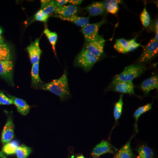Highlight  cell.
Returning <instances> with one entry per match:
<instances>
[{
	"label": "cell",
	"mask_w": 158,
	"mask_h": 158,
	"mask_svg": "<svg viewBox=\"0 0 158 158\" xmlns=\"http://www.w3.org/2000/svg\"><path fill=\"white\" fill-rule=\"evenodd\" d=\"M3 31L2 29L0 28V36H2V34Z\"/></svg>",
	"instance_id": "obj_40"
},
{
	"label": "cell",
	"mask_w": 158,
	"mask_h": 158,
	"mask_svg": "<svg viewBox=\"0 0 158 158\" xmlns=\"http://www.w3.org/2000/svg\"><path fill=\"white\" fill-rule=\"evenodd\" d=\"M13 104V102L10 98L6 96L2 92H0V105H10Z\"/></svg>",
	"instance_id": "obj_31"
},
{
	"label": "cell",
	"mask_w": 158,
	"mask_h": 158,
	"mask_svg": "<svg viewBox=\"0 0 158 158\" xmlns=\"http://www.w3.org/2000/svg\"><path fill=\"white\" fill-rule=\"evenodd\" d=\"M122 1L118 0H106L104 2L105 9L109 13L116 15L119 9L118 5Z\"/></svg>",
	"instance_id": "obj_19"
},
{
	"label": "cell",
	"mask_w": 158,
	"mask_h": 158,
	"mask_svg": "<svg viewBox=\"0 0 158 158\" xmlns=\"http://www.w3.org/2000/svg\"><path fill=\"white\" fill-rule=\"evenodd\" d=\"M138 155L136 158H154L152 150L146 145H142L137 149Z\"/></svg>",
	"instance_id": "obj_21"
},
{
	"label": "cell",
	"mask_w": 158,
	"mask_h": 158,
	"mask_svg": "<svg viewBox=\"0 0 158 158\" xmlns=\"http://www.w3.org/2000/svg\"><path fill=\"white\" fill-rule=\"evenodd\" d=\"M0 158H7L6 155H5V154L3 153L2 152H0Z\"/></svg>",
	"instance_id": "obj_37"
},
{
	"label": "cell",
	"mask_w": 158,
	"mask_h": 158,
	"mask_svg": "<svg viewBox=\"0 0 158 158\" xmlns=\"http://www.w3.org/2000/svg\"><path fill=\"white\" fill-rule=\"evenodd\" d=\"M123 95H120L119 100L114 106L113 116L116 122L118 121L120 118L122 113L123 107Z\"/></svg>",
	"instance_id": "obj_27"
},
{
	"label": "cell",
	"mask_w": 158,
	"mask_h": 158,
	"mask_svg": "<svg viewBox=\"0 0 158 158\" xmlns=\"http://www.w3.org/2000/svg\"><path fill=\"white\" fill-rule=\"evenodd\" d=\"M4 43V39L2 36H0V44Z\"/></svg>",
	"instance_id": "obj_38"
},
{
	"label": "cell",
	"mask_w": 158,
	"mask_h": 158,
	"mask_svg": "<svg viewBox=\"0 0 158 158\" xmlns=\"http://www.w3.org/2000/svg\"><path fill=\"white\" fill-rule=\"evenodd\" d=\"M152 108V103H148V104L143 106L140 107L136 110L134 114V116L135 119V130L137 133L138 132V129L137 127V123L139 118H140L141 115L146 113L148 111H149L151 110Z\"/></svg>",
	"instance_id": "obj_23"
},
{
	"label": "cell",
	"mask_w": 158,
	"mask_h": 158,
	"mask_svg": "<svg viewBox=\"0 0 158 158\" xmlns=\"http://www.w3.org/2000/svg\"><path fill=\"white\" fill-rule=\"evenodd\" d=\"M14 128L13 119L11 116H9L2 132L1 139L3 144L9 143L14 138Z\"/></svg>",
	"instance_id": "obj_9"
},
{
	"label": "cell",
	"mask_w": 158,
	"mask_h": 158,
	"mask_svg": "<svg viewBox=\"0 0 158 158\" xmlns=\"http://www.w3.org/2000/svg\"><path fill=\"white\" fill-rule=\"evenodd\" d=\"M54 17L58 18L63 20L68 21L73 23L78 27H83L87 25L89 23V17H80L76 15H73L70 17H62L59 15H54Z\"/></svg>",
	"instance_id": "obj_16"
},
{
	"label": "cell",
	"mask_w": 158,
	"mask_h": 158,
	"mask_svg": "<svg viewBox=\"0 0 158 158\" xmlns=\"http://www.w3.org/2000/svg\"><path fill=\"white\" fill-rule=\"evenodd\" d=\"M76 158H85L84 156L80 155L77 156Z\"/></svg>",
	"instance_id": "obj_39"
},
{
	"label": "cell",
	"mask_w": 158,
	"mask_h": 158,
	"mask_svg": "<svg viewBox=\"0 0 158 158\" xmlns=\"http://www.w3.org/2000/svg\"><path fill=\"white\" fill-rule=\"evenodd\" d=\"M89 15L91 16L102 15L104 13L105 10L104 2H95L92 3L85 8Z\"/></svg>",
	"instance_id": "obj_14"
},
{
	"label": "cell",
	"mask_w": 158,
	"mask_h": 158,
	"mask_svg": "<svg viewBox=\"0 0 158 158\" xmlns=\"http://www.w3.org/2000/svg\"><path fill=\"white\" fill-rule=\"evenodd\" d=\"M44 33L48 39L50 43L52 46L55 55H56V45L58 40V35L55 32H51L47 28H46Z\"/></svg>",
	"instance_id": "obj_26"
},
{
	"label": "cell",
	"mask_w": 158,
	"mask_h": 158,
	"mask_svg": "<svg viewBox=\"0 0 158 158\" xmlns=\"http://www.w3.org/2000/svg\"><path fill=\"white\" fill-rule=\"evenodd\" d=\"M105 23V19L104 18L98 23H89L82 28L81 31L85 37V44L94 41L102 37L99 34V30Z\"/></svg>",
	"instance_id": "obj_4"
},
{
	"label": "cell",
	"mask_w": 158,
	"mask_h": 158,
	"mask_svg": "<svg viewBox=\"0 0 158 158\" xmlns=\"http://www.w3.org/2000/svg\"><path fill=\"white\" fill-rule=\"evenodd\" d=\"M9 97L13 102V104L16 107L19 113L24 116L28 114L30 111V107L27 102L22 99L18 98L16 97L11 95H9Z\"/></svg>",
	"instance_id": "obj_15"
},
{
	"label": "cell",
	"mask_w": 158,
	"mask_h": 158,
	"mask_svg": "<svg viewBox=\"0 0 158 158\" xmlns=\"http://www.w3.org/2000/svg\"><path fill=\"white\" fill-rule=\"evenodd\" d=\"M129 48L128 52H131L138 48L140 47H143L140 44L136 42V38H134L132 39L128 40Z\"/></svg>",
	"instance_id": "obj_32"
},
{
	"label": "cell",
	"mask_w": 158,
	"mask_h": 158,
	"mask_svg": "<svg viewBox=\"0 0 158 158\" xmlns=\"http://www.w3.org/2000/svg\"><path fill=\"white\" fill-rule=\"evenodd\" d=\"M133 137L118 151L113 158H133V153L131 146V141Z\"/></svg>",
	"instance_id": "obj_18"
},
{
	"label": "cell",
	"mask_w": 158,
	"mask_h": 158,
	"mask_svg": "<svg viewBox=\"0 0 158 158\" xmlns=\"http://www.w3.org/2000/svg\"><path fill=\"white\" fill-rule=\"evenodd\" d=\"M51 0H41L40 1L41 3V9H43L44 7H46L49 3L50 2Z\"/></svg>",
	"instance_id": "obj_35"
},
{
	"label": "cell",
	"mask_w": 158,
	"mask_h": 158,
	"mask_svg": "<svg viewBox=\"0 0 158 158\" xmlns=\"http://www.w3.org/2000/svg\"><path fill=\"white\" fill-rule=\"evenodd\" d=\"M83 1L82 0H69L68 3H71L73 6H80L81 5Z\"/></svg>",
	"instance_id": "obj_34"
},
{
	"label": "cell",
	"mask_w": 158,
	"mask_h": 158,
	"mask_svg": "<svg viewBox=\"0 0 158 158\" xmlns=\"http://www.w3.org/2000/svg\"><path fill=\"white\" fill-rule=\"evenodd\" d=\"M13 73V63L11 60L0 61V76L14 86Z\"/></svg>",
	"instance_id": "obj_7"
},
{
	"label": "cell",
	"mask_w": 158,
	"mask_h": 158,
	"mask_svg": "<svg viewBox=\"0 0 158 158\" xmlns=\"http://www.w3.org/2000/svg\"><path fill=\"white\" fill-rule=\"evenodd\" d=\"M49 15L44 13L41 9L36 12L34 15V19L38 21L46 23L48 20Z\"/></svg>",
	"instance_id": "obj_30"
},
{
	"label": "cell",
	"mask_w": 158,
	"mask_h": 158,
	"mask_svg": "<svg viewBox=\"0 0 158 158\" xmlns=\"http://www.w3.org/2000/svg\"><path fill=\"white\" fill-rule=\"evenodd\" d=\"M32 152L31 148L26 145H22L17 148L15 154L17 158H27Z\"/></svg>",
	"instance_id": "obj_25"
},
{
	"label": "cell",
	"mask_w": 158,
	"mask_h": 158,
	"mask_svg": "<svg viewBox=\"0 0 158 158\" xmlns=\"http://www.w3.org/2000/svg\"><path fill=\"white\" fill-rule=\"evenodd\" d=\"M115 151L108 141H103L93 148L91 155L93 158H98L105 154H113Z\"/></svg>",
	"instance_id": "obj_10"
},
{
	"label": "cell",
	"mask_w": 158,
	"mask_h": 158,
	"mask_svg": "<svg viewBox=\"0 0 158 158\" xmlns=\"http://www.w3.org/2000/svg\"><path fill=\"white\" fill-rule=\"evenodd\" d=\"M146 69L145 66L141 65H132L127 66L121 73L114 77L112 83L132 81L133 80L142 74Z\"/></svg>",
	"instance_id": "obj_2"
},
{
	"label": "cell",
	"mask_w": 158,
	"mask_h": 158,
	"mask_svg": "<svg viewBox=\"0 0 158 158\" xmlns=\"http://www.w3.org/2000/svg\"><path fill=\"white\" fill-rule=\"evenodd\" d=\"M158 20H157L156 22V23L155 24V31H156V35L155 39L157 41H158Z\"/></svg>",
	"instance_id": "obj_36"
},
{
	"label": "cell",
	"mask_w": 158,
	"mask_h": 158,
	"mask_svg": "<svg viewBox=\"0 0 158 158\" xmlns=\"http://www.w3.org/2000/svg\"><path fill=\"white\" fill-rule=\"evenodd\" d=\"M158 43L155 38L151 40L144 49L141 56L139 58L140 63H144L149 62L157 55Z\"/></svg>",
	"instance_id": "obj_5"
},
{
	"label": "cell",
	"mask_w": 158,
	"mask_h": 158,
	"mask_svg": "<svg viewBox=\"0 0 158 158\" xmlns=\"http://www.w3.org/2000/svg\"><path fill=\"white\" fill-rule=\"evenodd\" d=\"M32 65L39 62L42 51L40 47L39 40H35L34 42L31 43L27 48Z\"/></svg>",
	"instance_id": "obj_11"
},
{
	"label": "cell",
	"mask_w": 158,
	"mask_h": 158,
	"mask_svg": "<svg viewBox=\"0 0 158 158\" xmlns=\"http://www.w3.org/2000/svg\"><path fill=\"white\" fill-rule=\"evenodd\" d=\"M69 0H56V1L57 7H61L65 6V4L68 3Z\"/></svg>",
	"instance_id": "obj_33"
},
{
	"label": "cell",
	"mask_w": 158,
	"mask_h": 158,
	"mask_svg": "<svg viewBox=\"0 0 158 158\" xmlns=\"http://www.w3.org/2000/svg\"><path fill=\"white\" fill-rule=\"evenodd\" d=\"M39 88L52 92L62 100L67 98L70 94L67 73L65 71L61 77L55 79L50 83L43 84Z\"/></svg>",
	"instance_id": "obj_1"
},
{
	"label": "cell",
	"mask_w": 158,
	"mask_h": 158,
	"mask_svg": "<svg viewBox=\"0 0 158 158\" xmlns=\"http://www.w3.org/2000/svg\"><path fill=\"white\" fill-rule=\"evenodd\" d=\"M114 48L118 52L126 54L128 52L129 43L126 40L120 38L116 40Z\"/></svg>",
	"instance_id": "obj_22"
},
{
	"label": "cell",
	"mask_w": 158,
	"mask_h": 158,
	"mask_svg": "<svg viewBox=\"0 0 158 158\" xmlns=\"http://www.w3.org/2000/svg\"><path fill=\"white\" fill-rule=\"evenodd\" d=\"M112 90L119 93L135 95V86L133 82H118L111 83L110 86Z\"/></svg>",
	"instance_id": "obj_8"
},
{
	"label": "cell",
	"mask_w": 158,
	"mask_h": 158,
	"mask_svg": "<svg viewBox=\"0 0 158 158\" xmlns=\"http://www.w3.org/2000/svg\"><path fill=\"white\" fill-rule=\"evenodd\" d=\"M19 146V143L17 141H10L9 143L4 144L2 150V152L6 155H12L15 154L16 150Z\"/></svg>",
	"instance_id": "obj_20"
},
{
	"label": "cell",
	"mask_w": 158,
	"mask_h": 158,
	"mask_svg": "<svg viewBox=\"0 0 158 158\" xmlns=\"http://www.w3.org/2000/svg\"><path fill=\"white\" fill-rule=\"evenodd\" d=\"M106 40L102 37L99 39L85 44V49L94 56L100 58L104 54V47Z\"/></svg>",
	"instance_id": "obj_6"
},
{
	"label": "cell",
	"mask_w": 158,
	"mask_h": 158,
	"mask_svg": "<svg viewBox=\"0 0 158 158\" xmlns=\"http://www.w3.org/2000/svg\"><path fill=\"white\" fill-rule=\"evenodd\" d=\"M140 88L145 94H148L151 90L158 89V77L157 75L152 76L146 79L140 85Z\"/></svg>",
	"instance_id": "obj_13"
},
{
	"label": "cell",
	"mask_w": 158,
	"mask_h": 158,
	"mask_svg": "<svg viewBox=\"0 0 158 158\" xmlns=\"http://www.w3.org/2000/svg\"><path fill=\"white\" fill-rule=\"evenodd\" d=\"M140 19L142 25L144 27H148L151 23V17L148 11L146 9V7H144L143 11L140 15Z\"/></svg>",
	"instance_id": "obj_28"
},
{
	"label": "cell",
	"mask_w": 158,
	"mask_h": 158,
	"mask_svg": "<svg viewBox=\"0 0 158 158\" xmlns=\"http://www.w3.org/2000/svg\"><path fill=\"white\" fill-rule=\"evenodd\" d=\"M39 62L32 65L31 69V80L32 86L37 88L40 87L43 84L39 76Z\"/></svg>",
	"instance_id": "obj_17"
},
{
	"label": "cell",
	"mask_w": 158,
	"mask_h": 158,
	"mask_svg": "<svg viewBox=\"0 0 158 158\" xmlns=\"http://www.w3.org/2000/svg\"><path fill=\"white\" fill-rule=\"evenodd\" d=\"M57 8V6L56 1L52 0V1H51L48 5L43 9H41L44 13L50 15L54 13V11Z\"/></svg>",
	"instance_id": "obj_29"
},
{
	"label": "cell",
	"mask_w": 158,
	"mask_h": 158,
	"mask_svg": "<svg viewBox=\"0 0 158 158\" xmlns=\"http://www.w3.org/2000/svg\"><path fill=\"white\" fill-rule=\"evenodd\" d=\"M11 54L9 47L5 43L0 44V61L11 60Z\"/></svg>",
	"instance_id": "obj_24"
},
{
	"label": "cell",
	"mask_w": 158,
	"mask_h": 158,
	"mask_svg": "<svg viewBox=\"0 0 158 158\" xmlns=\"http://www.w3.org/2000/svg\"><path fill=\"white\" fill-rule=\"evenodd\" d=\"M77 11L78 8L77 6L70 5L57 7L54 11V13L56 15L68 17L75 15L77 13Z\"/></svg>",
	"instance_id": "obj_12"
},
{
	"label": "cell",
	"mask_w": 158,
	"mask_h": 158,
	"mask_svg": "<svg viewBox=\"0 0 158 158\" xmlns=\"http://www.w3.org/2000/svg\"><path fill=\"white\" fill-rule=\"evenodd\" d=\"M99 59V58L83 48L76 58L75 65L77 67H81L85 72H88L98 62Z\"/></svg>",
	"instance_id": "obj_3"
}]
</instances>
